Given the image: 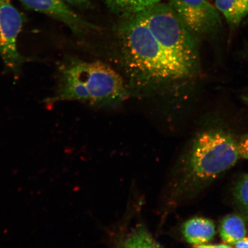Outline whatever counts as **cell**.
<instances>
[{"label":"cell","mask_w":248,"mask_h":248,"mask_svg":"<svg viewBox=\"0 0 248 248\" xmlns=\"http://www.w3.org/2000/svg\"><path fill=\"white\" fill-rule=\"evenodd\" d=\"M116 37L126 76L141 91H161L199 69L198 40L169 4L126 16Z\"/></svg>","instance_id":"6da1fadb"},{"label":"cell","mask_w":248,"mask_h":248,"mask_svg":"<svg viewBox=\"0 0 248 248\" xmlns=\"http://www.w3.org/2000/svg\"><path fill=\"white\" fill-rule=\"evenodd\" d=\"M57 91L48 104L77 101L93 106H117L129 97V90L122 76L101 62L67 58L58 70Z\"/></svg>","instance_id":"3957f363"},{"label":"cell","mask_w":248,"mask_h":248,"mask_svg":"<svg viewBox=\"0 0 248 248\" xmlns=\"http://www.w3.org/2000/svg\"><path fill=\"white\" fill-rule=\"evenodd\" d=\"M66 1L70 3H73V4H84L88 0H66Z\"/></svg>","instance_id":"9a60e30c"},{"label":"cell","mask_w":248,"mask_h":248,"mask_svg":"<svg viewBox=\"0 0 248 248\" xmlns=\"http://www.w3.org/2000/svg\"><path fill=\"white\" fill-rule=\"evenodd\" d=\"M169 4L197 40L221 29V15L208 0H170Z\"/></svg>","instance_id":"277c9868"},{"label":"cell","mask_w":248,"mask_h":248,"mask_svg":"<svg viewBox=\"0 0 248 248\" xmlns=\"http://www.w3.org/2000/svg\"><path fill=\"white\" fill-rule=\"evenodd\" d=\"M113 243L117 247H160L161 245L153 236L146 226L139 223L128 231L117 235Z\"/></svg>","instance_id":"ba28073f"},{"label":"cell","mask_w":248,"mask_h":248,"mask_svg":"<svg viewBox=\"0 0 248 248\" xmlns=\"http://www.w3.org/2000/svg\"><path fill=\"white\" fill-rule=\"evenodd\" d=\"M238 150L241 158L248 160V133L241 136L238 143Z\"/></svg>","instance_id":"4fadbf2b"},{"label":"cell","mask_w":248,"mask_h":248,"mask_svg":"<svg viewBox=\"0 0 248 248\" xmlns=\"http://www.w3.org/2000/svg\"><path fill=\"white\" fill-rule=\"evenodd\" d=\"M181 234L186 243L195 247H202L215 238L216 225L210 219L195 217L183 223Z\"/></svg>","instance_id":"52a82bcc"},{"label":"cell","mask_w":248,"mask_h":248,"mask_svg":"<svg viewBox=\"0 0 248 248\" xmlns=\"http://www.w3.org/2000/svg\"><path fill=\"white\" fill-rule=\"evenodd\" d=\"M232 195L235 207L248 224V173L235 183Z\"/></svg>","instance_id":"7c38bea8"},{"label":"cell","mask_w":248,"mask_h":248,"mask_svg":"<svg viewBox=\"0 0 248 248\" xmlns=\"http://www.w3.org/2000/svg\"><path fill=\"white\" fill-rule=\"evenodd\" d=\"M237 248H248V236H246L238 241L234 246Z\"/></svg>","instance_id":"5bb4252c"},{"label":"cell","mask_w":248,"mask_h":248,"mask_svg":"<svg viewBox=\"0 0 248 248\" xmlns=\"http://www.w3.org/2000/svg\"><path fill=\"white\" fill-rule=\"evenodd\" d=\"M216 7L231 28H236L248 16V0H216Z\"/></svg>","instance_id":"30bf717a"},{"label":"cell","mask_w":248,"mask_h":248,"mask_svg":"<svg viewBox=\"0 0 248 248\" xmlns=\"http://www.w3.org/2000/svg\"><path fill=\"white\" fill-rule=\"evenodd\" d=\"M24 21L23 15L10 0H0V58L15 73L19 72L26 61L17 47V37Z\"/></svg>","instance_id":"5b68a950"},{"label":"cell","mask_w":248,"mask_h":248,"mask_svg":"<svg viewBox=\"0 0 248 248\" xmlns=\"http://www.w3.org/2000/svg\"><path fill=\"white\" fill-rule=\"evenodd\" d=\"M114 12L124 16L139 13L164 0H101Z\"/></svg>","instance_id":"8fae6325"},{"label":"cell","mask_w":248,"mask_h":248,"mask_svg":"<svg viewBox=\"0 0 248 248\" xmlns=\"http://www.w3.org/2000/svg\"><path fill=\"white\" fill-rule=\"evenodd\" d=\"M247 222L244 217L238 214H231L224 217L220 223V237L224 243L230 247L247 235Z\"/></svg>","instance_id":"9c48e42d"},{"label":"cell","mask_w":248,"mask_h":248,"mask_svg":"<svg viewBox=\"0 0 248 248\" xmlns=\"http://www.w3.org/2000/svg\"><path fill=\"white\" fill-rule=\"evenodd\" d=\"M32 10L47 15L66 24L77 36L85 35L89 31L97 29L87 22L65 4L64 0H18Z\"/></svg>","instance_id":"8992f818"},{"label":"cell","mask_w":248,"mask_h":248,"mask_svg":"<svg viewBox=\"0 0 248 248\" xmlns=\"http://www.w3.org/2000/svg\"><path fill=\"white\" fill-rule=\"evenodd\" d=\"M241 136L220 123L200 127L186 141L170 167L161 198V221L193 201L241 158Z\"/></svg>","instance_id":"7a4b0ae2"}]
</instances>
